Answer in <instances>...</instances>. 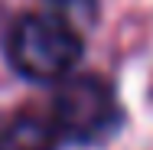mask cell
<instances>
[{"instance_id": "obj_1", "label": "cell", "mask_w": 153, "mask_h": 150, "mask_svg": "<svg viewBox=\"0 0 153 150\" xmlns=\"http://www.w3.org/2000/svg\"><path fill=\"white\" fill-rule=\"evenodd\" d=\"M82 36L62 13H26L7 36V59L30 82H59L82 62Z\"/></svg>"}, {"instance_id": "obj_2", "label": "cell", "mask_w": 153, "mask_h": 150, "mask_svg": "<svg viewBox=\"0 0 153 150\" xmlns=\"http://www.w3.org/2000/svg\"><path fill=\"white\" fill-rule=\"evenodd\" d=\"M49 114L59 127L62 140H75V144H101L124 121L114 88L98 75L65 78L56 88Z\"/></svg>"}, {"instance_id": "obj_3", "label": "cell", "mask_w": 153, "mask_h": 150, "mask_svg": "<svg viewBox=\"0 0 153 150\" xmlns=\"http://www.w3.org/2000/svg\"><path fill=\"white\" fill-rule=\"evenodd\" d=\"M62 134L52 114L20 111L0 127V150H59Z\"/></svg>"}, {"instance_id": "obj_4", "label": "cell", "mask_w": 153, "mask_h": 150, "mask_svg": "<svg viewBox=\"0 0 153 150\" xmlns=\"http://www.w3.org/2000/svg\"><path fill=\"white\" fill-rule=\"evenodd\" d=\"M52 3L62 13H75V16H85V20H91L94 7H98V0H52Z\"/></svg>"}]
</instances>
